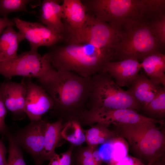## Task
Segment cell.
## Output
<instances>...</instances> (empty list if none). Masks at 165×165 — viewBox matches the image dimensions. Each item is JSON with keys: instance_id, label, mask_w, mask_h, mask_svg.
<instances>
[{"instance_id": "1", "label": "cell", "mask_w": 165, "mask_h": 165, "mask_svg": "<svg viewBox=\"0 0 165 165\" xmlns=\"http://www.w3.org/2000/svg\"><path fill=\"white\" fill-rule=\"evenodd\" d=\"M88 13L97 19L122 31L165 7L163 0H86L82 1Z\"/></svg>"}, {"instance_id": "2", "label": "cell", "mask_w": 165, "mask_h": 165, "mask_svg": "<svg viewBox=\"0 0 165 165\" xmlns=\"http://www.w3.org/2000/svg\"><path fill=\"white\" fill-rule=\"evenodd\" d=\"M54 47L44 56L56 70L74 72L83 77H90L103 70L113 59L112 49H101L88 44L67 42Z\"/></svg>"}, {"instance_id": "3", "label": "cell", "mask_w": 165, "mask_h": 165, "mask_svg": "<svg viewBox=\"0 0 165 165\" xmlns=\"http://www.w3.org/2000/svg\"><path fill=\"white\" fill-rule=\"evenodd\" d=\"M57 75L43 89L52 99V109L67 121L78 116L86 108L90 91V77L85 78L69 71L57 70Z\"/></svg>"}, {"instance_id": "4", "label": "cell", "mask_w": 165, "mask_h": 165, "mask_svg": "<svg viewBox=\"0 0 165 165\" xmlns=\"http://www.w3.org/2000/svg\"><path fill=\"white\" fill-rule=\"evenodd\" d=\"M86 108L85 110H92L131 109L137 111L141 109L130 93L117 85L103 70L90 77Z\"/></svg>"}, {"instance_id": "5", "label": "cell", "mask_w": 165, "mask_h": 165, "mask_svg": "<svg viewBox=\"0 0 165 165\" xmlns=\"http://www.w3.org/2000/svg\"><path fill=\"white\" fill-rule=\"evenodd\" d=\"M147 21L138 22L119 32L113 47V59L138 60L158 51L159 41L152 23Z\"/></svg>"}, {"instance_id": "6", "label": "cell", "mask_w": 165, "mask_h": 165, "mask_svg": "<svg viewBox=\"0 0 165 165\" xmlns=\"http://www.w3.org/2000/svg\"><path fill=\"white\" fill-rule=\"evenodd\" d=\"M157 123L145 122L117 126L120 135L127 139L137 154L148 163L159 160L165 151V134L156 127Z\"/></svg>"}, {"instance_id": "7", "label": "cell", "mask_w": 165, "mask_h": 165, "mask_svg": "<svg viewBox=\"0 0 165 165\" xmlns=\"http://www.w3.org/2000/svg\"><path fill=\"white\" fill-rule=\"evenodd\" d=\"M0 74L9 79L17 76L36 78L43 87L55 78L57 72L44 55L30 50L13 59L0 61Z\"/></svg>"}, {"instance_id": "8", "label": "cell", "mask_w": 165, "mask_h": 165, "mask_svg": "<svg viewBox=\"0 0 165 165\" xmlns=\"http://www.w3.org/2000/svg\"><path fill=\"white\" fill-rule=\"evenodd\" d=\"M118 33L108 24L88 13L86 22L80 28L65 30L64 39L67 42L88 44L99 48L113 50Z\"/></svg>"}, {"instance_id": "9", "label": "cell", "mask_w": 165, "mask_h": 165, "mask_svg": "<svg viewBox=\"0 0 165 165\" xmlns=\"http://www.w3.org/2000/svg\"><path fill=\"white\" fill-rule=\"evenodd\" d=\"M80 123L92 126L100 123L107 127L112 124L117 126L132 125L145 122H156L160 124L163 120H157L142 116L131 109L85 110L78 116Z\"/></svg>"}, {"instance_id": "10", "label": "cell", "mask_w": 165, "mask_h": 165, "mask_svg": "<svg viewBox=\"0 0 165 165\" xmlns=\"http://www.w3.org/2000/svg\"><path fill=\"white\" fill-rule=\"evenodd\" d=\"M13 20L19 32L29 42L31 50L37 51L41 46L53 47L64 39L63 34L40 23L27 21L17 17Z\"/></svg>"}, {"instance_id": "11", "label": "cell", "mask_w": 165, "mask_h": 165, "mask_svg": "<svg viewBox=\"0 0 165 165\" xmlns=\"http://www.w3.org/2000/svg\"><path fill=\"white\" fill-rule=\"evenodd\" d=\"M46 122L40 120L31 121L14 136L16 141L31 155L35 165L43 162L42 154Z\"/></svg>"}, {"instance_id": "12", "label": "cell", "mask_w": 165, "mask_h": 165, "mask_svg": "<svg viewBox=\"0 0 165 165\" xmlns=\"http://www.w3.org/2000/svg\"><path fill=\"white\" fill-rule=\"evenodd\" d=\"M27 94L24 111L31 121H38L53 108L54 104L49 95L40 85L32 82L31 78L25 81Z\"/></svg>"}, {"instance_id": "13", "label": "cell", "mask_w": 165, "mask_h": 165, "mask_svg": "<svg viewBox=\"0 0 165 165\" xmlns=\"http://www.w3.org/2000/svg\"><path fill=\"white\" fill-rule=\"evenodd\" d=\"M0 86L3 101L7 110L12 113L16 120L23 119L26 115L24 107L27 91L24 79L19 83L4 82Z\"/></svg>"}, {"instance_id": "14", "label": "cell", "mask_w": 165, "mask_h": 165, "mask_svg": "<svg viewBox=\"0 0 165 165\" xmlns=\"http://www.w3.org/2000/svg\"><path fill=\"white\" fill-rule=\"evenodd\" d=\"M138 60L127 59L117 62L110 61L103 71L108 72L120 87H128L137 76L141 68Z\"/></svg>"}, {"instance_id": "15", "label": "cell", "mask_w": 165, "mask_h": 165, "mask_svg": "<svg viewBox=\"0 0 165 165\" xmlns=\"http://www.w3.org/2000/svg\"><path fill=\"white\" fill-rule=\"evenodd\" d=\"M160 87L144 74L140 73L138 74L127 90L143 109L154 98Z\"/></svg>"}, {"instance_id": "16", "label": "cell", "mask_w": 165, "mask_h": 165, "mask_svg": "<svg viewBox=\"0 0 165 165\" xmlns=\"http://www.w3.org/2000/svg\"><path fill=\"white\" fill-rule=\"evenodd\" d=\"M62 5L57 0H44L42 2L39 16V20L45 26L63 34L65 32Z\"/></svg>"}, {"instance_id": "17", "label": "cell", "mask_w": 165, "mask_h": 165, "mask_svg": "<svg viewBox=\"0 0 165 165\" xmlns=\"http://www.w3.org/2000/svg\"><path fill=\"white\" fill-rule=\"evenodd\" d=\"M61 5L63 19L67 23V25L65 26V30H75L82 28L88 16L86 8L82 1L64 0Z\"/></svg>"}, {"instance_id": "18", "label": "cell", "mask_w": 165, "mask_h": 165, "mask_svg": "<svg viewBox=\"0 0 165 165\" xmlns=\"http://www.w3.org/2000/svg\"><path fill=\"white\" fill-rule=\"evenodd\" d=\"M149 79L165 87V55L158 51L144 57L140 63Z\"/></svg>"}, {"instance_id": "19", "label": "cell", "mask_w": 165, "mask_h": 165, "mask_svg": "<svg viewBox=\"0 0 165 165\" xmlns=\"http://www.w3.org/2000/svg\"><path fill=\"white\" fill-rule=\"evenodd\" d=\"M13 26L7 27L0 36V61H8L16 57L19 44L25 39L14 29Z\"/></svg>"}, {"instance_id": "20", "label": "cell", "mask_w": 165, "mask_h": 165, "mask_svg": "<svg viewBox=\"0 0 165 165\" xmlns=\"http://www.w3.org/2000/svg\"><path fill=\"white\" fill-rule=\"evenodd\" d=\"M62 120L59 119L52 123H47L45 136L42 158L43 162L49 160L56 154L55 152L60 140Z\"/></svg>"}, {"instance_id": "21", "label": "cell", "mask_w": 165, "mask_h": 165, "mask_svg": "<svg viewBox=\"0 0 165 165\" xmlns=\"http://www.w3.org/2000/svg\"><path fill=\"white\" fill-rule=\"evenodd\" d=\"M91 126L84 132L88 146L96 147L118 137L117 133L109 130L103 124L97 123Z\"/></svg>"}, {"instance_id": "22", "label": "cell", "mask_w": 165, "mask_h": 165, "mask_svg": "<svg viewBox=\"0 0 165 165\" xmlns=\"http://www.w3.org/2000/svg\"><path fill=\"white\" fill-rule=\"evenodd\" d=\"M80 123L77 117L68 121L62 127L61 138L73 145H82L85 141V136Z\"/></svg>"}, {"instance_id": "23", "label": "cell", "mask_w": 165, "mask_h": 165, "mask_svg": "<svg viewBox=\"0 0 165 165\" xmlns=\"http://www.w3.org/2000/svg\"><path fill=\"white\" fill-rule=\"evenodd\" d=\"M143 109L151 116L159 119L164 117L165 86H161L154 98Z\"/></svg>"}, {"instance_id": "24", "label": "cell", "mask_w": 165, "mask_h": 165, "mask_svg": "<svg viewBox=\"0 0 165 165\" xmlns=\"http://www.w3.org/2000/svg\"><path fill=\"white\" fill-rule=\"evenodd\" d=\"M31 1L28 0H0V15L7 18L12 13L28 12L27 5Z\"/></svg>"}, {"instance_id": "25", "label": "cell", "mask_w": 165, "mask_h": 165, "mask_svg": "<svg viewBox=\"0 0 165 165\" xmlns=\"http://www.w3.org/2000/svg\"><path fill=\"white\" fill-rule=\"evenodd\" d=\"M9 141L8 165H27L20 148L14 136L8 131L6 133Z\"/></svg>"}, {"instance_id": "26", "label": "cell", "mask_w": 165, "mask_h": 165, "mask_svg": "<svg viewBox=\"0 0 165 165\" xmlns=\"http://www.w3.org/2000/svg\"><path fill=\"white\" fill-rule=\"evenodd\" d=\"M127 146L122 139L118 137L113 139L111 162H118L127 156Z\"/></svg>"}, {"instance_id": "27", "label": "cell", "mask_w": 165, "mask_h": 165, "mask_svg": "<svg viewBox=\"0 0 165 165\" xmlns=\"http://www.w3.org/2000/svg\"><path fill=\"white\" fill-rule=\"evenodd\" d=\"M95 147L88 146L80 152L77 157V164L80 165H101L96 162L93 156Z\"/></svg>"}, {"instance_id": "28", "label": "cell", "mask_w": 165, "mask_h": 165, "mask_svg": "<svg viewBox=\"0 0 165 165\" xmlns=\"http://www.w3.org/2000/svg\"><path fill=\"white\" fill-rule=\"evenodd\" d=\"M155 32L160 43L164 45L165 43V15L162 13L152 23Z\"/></svg>"}, {"instance_id": "29", "label": "cell", "mask_w": 165, "mask_h": 165, "mask_svg": "<svg viewBox=\"0 0 165 165\" xmlns=\"http://www.w3.org/2000/svg\"><path fill=\"white\" fill-rule=\"evenodd\" d=\"M113 139L103 144L99 150L102 161L108 164L112 161Z\"/></svg>"}, {"instance_id": "30", "label": "cell", "mask_w": 165, "mask_h": 165, "mask_svg": "<svg viewBox=\"0 0 165 165\" xmlns=\"http://www.w3.org/2000/svg\"><path fill=\"white\" fill-rule=\"evenodd\" d=\"M7 113V109L3 102L2 88L0 86V133L6 134L8 132L5 120Z\"/></svg>"}, {"instance_id": "31", "label": "cell", "mask_w": 165, "mask_h": 165, "mask_svg": "<svg viewBox=\"0 0 165 165\" xmlns=\"http://www.w3.org/2000/svg\"><path fill=\"white\" fill-rule=\"evenodd\" d=\"M108 165H145L139 160L127 156L118 162H112Z\"/></svg>"}, {"instance_id": "32", "label": "cell", "mask_w": 165, "mask_h": 165, "mask_svg": "<svg viewBox=\"0 0 165 165\" xmlns=\"http://www.w3.org/2000/svg\"><path fill=\"white\" fill-rule=\"evenodd\" d=\"M73 148H70L68 151L60 154H58L60 165H71Z\"/></svg>"}, {"instance_id": "33", "label": "cell", "mask_w": 165, "mask_h": 165, "mask_svg": "<svg viewBox=\"0 0 165 165\" xmlns=\"http://www.w3.org/2000/svg\"><path fill=\"white\" fill-rule=\"evenodd\" d=\"M9 25H15L13 19L0 17V36L6 28Z\"/></svg>"}, {"instance_id": "34", "label": "cell", "mask_w": 165, "mask_h": 165, "mask_svg": "<svg viewBox=\"0 0 165 165\" xmlns=\"http://www.w3.org/2000/svg\"><path fill=\"white\" fill-rule=\"evenodd\" d=\"M6 150L2 142L0 140V165H8L6 158Z\"/></svg>"}, {"instance_id": "35", "label": "cell", "mask_w": 165, "mask_h": 165, "mask_svg": "<svg viewBox=\"0 0 165 165\" xmlns=\"http://www.w3.org/2000/svg\"><path fill=\"white\" fill-rule=\"evenodd\" d=\"M154 163H148L147 165H153Z\"/></svg>"}, {"instance_id": "36", "label": "cell", "mask_w": 165, "mask_h": 165, "mask_svg": "<svg viewBox=\"0 0 165 165\" xmlns=\"http://www.w3.org/2000/svg\"><path fill=\"white\" fill-rule=\"evenodd\" d=\"M79 165V164H77V165Z\"/></svg>"}]
</instances>
